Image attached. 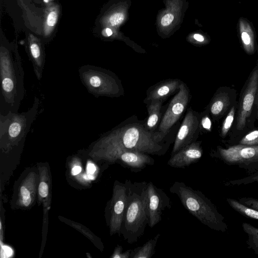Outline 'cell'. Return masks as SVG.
I'll use <instances>...</instances> for the list:
<instances>
[{
	"instance_id": "484cf974",
	"label": "cell",
	"mask_w": 258,
	"mask_h": 258,
	"mask_svg": "<svg viewBox=\"0 0 258 258\" xmlns=\"http://www.w3.org/2000/svg\"><path fill=\"white\" fill-rule=\"evenodd\" d=\"M187 40L195 45L201 46L209 44L211 41V38L207 34L195 33L188 37Z\"/></svg>"
},
{
	"instance_id": "83f0119b",
	"label": "cell",
	"mask_w": 258,
	"mask_h": 258,
	"mask_svg": "<svg viewBox=\"0 0 258 258\" xmlns=\"http://www.w3.org/2000/svg\"><path fill=\"white\" fill-rule=\"evenodd\" d=\"M58 14L56 11L52 10L47 17L45 26V33L48 34L57 23Z\"/></svg>"
},
{
	"instance_id": "30bf717a",
	"label": "cell",
	"mask_w": 258,
	"mask_h": 258,
	"mask_svg": "<svg viewBox=\"0 0 258 258\" xmlns=\"http://www.w3.org/2000/svg\"><path fill=\"white\" fill-rule=\"evenodd\" d=\"M95 152L111 161L118 160L130 170L138 172L147 166L153 165L154 159L149 154L120 148L96 150Z\"/></svg>"
},
{
	"instance_id": "7c38bea8",
	"label": "cell",
	"mask_w": 258,
	"mask_h": 258,
	"mask_svg": "<svg viewBox=\"0 0 258 258\" xmlns=\"http://www.w3.org/2000/svg\"><path fill=\"white\" fill-rule=\"evenodd\" d=\"M236 90L228 86L220 87L214 94L206 109L213 121L225 116L237 101Z\"/></svg>"
},
{
	"instance_id": "44dd1931",
	"label": "cell",
	"mask_w": 258,
	"mask_h": 258,
	"mask_svg": "<svg viewBox=\"0 0 258 258\" xmlns=\"http://www.w3.org/2000/svg\"><path fill=\"white\" fill-rule=\"evenodd\" d=\"M242 227L248 236L246 241L248 248L258 255V228L246 222L242 224Z\"/></svg>"
},
{
	"instance_id": "277c9868",
	"label": "cell",
	"mask_w": 258,
	"mask_h": 258,
	"mask_svg": "<svg viewBox=\"0 0 258 258\" xmlns=\"http://www.w3.org/2000/svg\"><path fill=\"white\" fill-rule=\"evenodd\" d=\"M169 191L176 195L182 206L202 224L216 231L224 232L227 230L225 217L201 191L181 181H175Z\"/></svg>"
},
{
	"instance_id": "d590c367",
	"label": "cell",
	"mask_w": 258,
	"mask_h": 258,
	"mask_svg": "<svg viewBox=\"0 0 258 258\" xmlns=\"http://www.w3.org/2000/svg\"><path fill=\"white\" fill-rule=\"evenodd\" d=\"M31 199L30 197L23 198V203L26 206H28L31 203Z\"/></svg>"
},
{
	"instance_id": "d6986e66",
	"label": "cell",
	"mask_w": 258,
	"mask_h": 258,
	"mask_svg": "<svg viewBox=\"0 0 258 258\" xmlns=\"http://www.w3.org/2000/svg\"><path fill=\"white\" fill-rule=\"evenodd\" d=\"M160 236V234H158L142 246L132 249L131 258H151L154 254L156 245Z\"/></svg>"
},
{
	"instance_id": "1f68e13d",
	"label": "cell",
	"mask_w": 258,
	"mask_h": 258,
	"mask_svg": "<svg viewBox=\"0 0 258 258\" xmlns=\"http://www.w3.org/2000/svg\"><path fill=\"white\" fill-rule=\"evenodd\" d=\"M20 191L23 198L30 197V194L29 190H28L24 186H21Z\"/></svg>"
},
{
	"instance_id": "5b68a950",
	"label": "cell",
	"mask_w": 258,
	"mask_h": 258,
	"mask_svg": "<svg viewBox=\"0 0 258 258\" xmlns=\"http://www.w3.org/2000/svg\"><path fill=\"white\" fill-rule=\"evenodd\" d=\"M258 83V66L256 64L246 81L240 94L236 118L230 130L229 138L223 141L226 145H233L245 133L254 127L256 116L255 98Z\"/></svg>"
},
{
	"instance_id": "e575fe53",
	"label": "cell",
	"mask_w": 258,
	"mask_h": 258,
	"mask_svg": "<svg viewBox=\"0 0 258 258\" xmlns=\"http://www.w3.org/2000/svg\"><path fill=\"white\" fill-rule=\"evenodd\" d=\"M81 167L79 166H74L72 170V174L73 175H76L81 171Z\"/></svg>"
},
{
	"instance_id": "836d02e7",
	"label": "cell",
	"mask_w": 258,
	"mask_h": 258,
	"mask_svg": "<svg viewBox=\"0 0 258 258\" xmlns=\"http://www.w3.org/2000/svg\"><path fill=\"white\" fill-rule=\"evenodd\" d=\"M87 169L89 174H93L96 170V167L94 164L89 163L88 164Z\"/></svg>"
},
{
	"instance_id": "4316f807",
	"label": "cell",
	"mask_w": 258,
	"mask_h": 258,
	"mask_svg": "<svg viewBox=\"0 0 258 258\" xmlns=\"http://www.w3.org/2000/svg\"><path fill=\"white\" fill-rule=\"evenodd\" d=\"M254 182L258 183V171L242 178L228 181L226 182L225 185L227 186L240 185Z\"/></svg>"
},
{
	"instance_id": "7a4b0ae2",
	"label": "cell",
	"mask_w": 258,
	"mask_h": 258,
	"mask_svg": "<svg viewBox=\"0 0 258 258\" xmlns=\"http://www.w3.org/2000/svg\"><path fill=\"white\" fill-rule=\"evenodd\" d=\"M0 114L18 112L25 89L24 71L16 51L1 46L0 51Z\"/></svg>"
},
{
	"instance_id": "ffe728a7",
	"label": "cell",
	"mask_w": 258,
	"mask_h": 258,
	"mask_svg": "<svg viewBox=\"0 0 258 258\" xmlns=\"http://www.w3.org/2000/svg\"><path fill=\"white\" fill-rule=\"evenodd\" d=\"M238 102L236 101L231 107L222 123L219 136L224 139L228 135L234 124L236 115Z\"/></svg>"
},
{
	"instance_id": "8fae6325",
	"label": "cell",
	"mask_w": 258,
	"mask_h": 258,
	"mask_svg": "<svg viewBox=\"0 0 258 258\" xmlns=\"http://www.w3.org/2000/svg\"><path fill=\"white\" fill-rule=\"evenodd\" d=\"M199 118L200 113L190 107L187 108L186 113L176 135L171 156L197 141L200 133Z\"/></svg>"
},
{
	"instance_id": "3957f363",
	"label": "cell",
	"mask_w": 258,
	"mask_h": 258,
	"mask_svg": "<svg viewBox=\"0 0 258 258\" xmlns=\"http://www.w3.org/2000/svg\"><path fill=\"white\" fill-rule=\"evenodd\" d=\"M127 204L121 234L128 243L136 242L143 235L148 224V198L146 181L132 182L126 179Z\"/></svg>"
},
{
	"instance_id": "52a82bcc",
	"label": "cell",
	"mask_w": 258,
	"mask_h": 258,
	"mask_svg": "<svg viewBox=\"0 0 258 258\" xmlns=\"http://www.w3.org/2000/svg\"><path fill=\"white\" fill-rule=\"evenodd\" d=\"M227 148L217 146L211 150L210 156L224 163L236 166L245 170L249 175L258 171V145H226Z\"/></svg>"
},
{
	"instance_id": "9a60e30c",
	"label": "cell",
	"mask_w": 258,
	"mask_h": 258,
	"mask_svg": "<svg viewBox=\"0 0 258 258\" xmlns=\"http://www.w3.org/2000/svg\"><path fill=\"white\" fill-rule=\"evenodd\" d=\"M202 141H196L171 156L167 165L174 168H183L198 162L202 157Z\"/></svg>"
},
{
	"instance_id": "8992f818",
	"label": "cell",
	"mask_w": 258,
	"mask_h": 258,
	"mask_svg": "<svg viewBox=\"0 0 258 258\" xmlns=\"http://www.w3.org/2000/svg\"><path fill=\"white\" fill-rule=\"evenodd\" d=\"M79 76L88 92L96 97L117 98L124 95L119 78L112 71L100 67L86 64L80 67Z\"/></svg>"
},
{
	"instance_id": "5bb4252c",
	"label": "cell",
	"mask_w": 258,
	"mask_h": 258,
	"mask_svg": "<svg viewBox=\"0 0 258 258\" xmlns=\"http://www.w3.org/2000/svg\"><path fill=\"white\" fill-rule=\"evenodd\" d=\"M127 204V187L125 183L117 182L114 185L112 203L111 231L121 234V229Z\"/></svg>"
},
{
	"instance_id": "4fadbf2b",
	"label": "cell",
	"mask_w": 258,
	"mask_h": 258,
	"mask_svg": "<svg viewBox=\"0 0 258 258\" xmlns=\"http://www.w3.org/2000/svg\"><path fill=\"white\" fill-rule=\"evenodd\" d=\"M148 198V226L153 228L162 219L163 211L170 209L171 202L170 198L163 189L158 188L151 181L147 183Z\"/></svg>"
},
{
	"instance_id": "ba28073f",
	"label": "cell",
	"mask_w": 258,
	"mask_h": 258,
	"mask_svg": "<svg viewBox=\"0 0 258 258\" xmlns=\"http://www.w3.org/2000/svg\"><path fill=\"white\" fill-rule=\"evenodd\" d=\"M185 0H166L165 8L158 15L157 27L161 37L167 38L181 24L187 8Z\"/></svg>"
},
{
	"instance_id": "603a6c76",
	"label": "cell",
	"mask_w": 258,
	"mask_h": 258,
	"mask_svg": "<svg viewBox=\"0 0 258 258\" xmlns=\"http://www.w3.org/2000/svg\"><path fill=\"white\" fill-rule=\"evenodd\" d=\"M127 19V7H121L113 12L105 19L106 25L116 27L121 25Z\"/></svg>"
},
{
	"instance_id": "cb8c5ba5",
	"label": "cell",
	"mask_w": 258,
	"mask_h": 258,
	"mask_svg": "<svg viewBox=\"0 0 258 258\" xmlns=\"http://www.w3.org/2000/svg\"><path fill=\"white\" fill-rule=\"evenodd\" d=\"M237 144L247 146L258 145V128H253L245 133L234 145Z\"/></svg>"
},
{
	"instance_id": "4dcf8cb0",
	"label": "cell",
	"mask_w": 258,
	"mask_h": 258,
	"mask_svg": "<svg viewBox=\"0 0 258 258\" xmlns=\"http://www.w3.org/2000/svg\"><path fill=\"white\" fill-rule=\"evenodd\" d=\"M38 191L40 196L42 198L47 197L48 194V187L47 183L44 181L40 183Z\"/></svg>"
},
{
	"instance_id": "9c48e42d",
	"label": "cell",
	"mask_w": 258,
	"mask_h": 258,
	"mask_svg": "<svg viewBox=\"0 0 258 258\" xmlns=\"http://www.w3.org/2000/svg\"><path fill=\"white\" fill-rule=\"evenodd\" d=\"M190 98V91L186 84H181L179 91L170 101L162 117L158 132L165 138L171 127L186 110Z\"/></svg>"
},
{
	"instance_id": "2e32d148",
	"label": "cell",
	"mask_w": 258,
	"mask_h": 258,
	"mask_svg": "<svg viewBox=\"0 0 258 258\" xmlns=\"http://www.w3.org/2000/svg\"><path fill=\"white\" fill-rule=\"evenodd\" d=\"M237 36L244 52L253 55L258 50L255 29L252 23L247 18L240 17L237 24Z\"/></svg>"
},
{
	"instance_id": "d4e9b609",
	"label": "cell",
	"mask_w": 258,
	"mask_h": 258,
	"mask_svg": "<svg viewBox=\"0 0 258 258\" xmlns=\"http://www.w3.org/2000/svg\"><path fill=\"white\" fill-rule=\"evenodd\" d=\"M212 119L207 109L200 113L199 125L200 132L209 133L212 129Z\"/></svg>"
},
{
	"instance_id": "7402d4cb",
	"label": "cell",
	"mask_w": 258,
	"mask_h": 258,
	"mask_svg": "<svg viewBox=\"0 0 258 258\" xmlns=\"http://www.w3.org/2000/svg\"><path fill=\"white\" fill-rule=\"evenodd\" d=\"M226 201L229 205L235 211L248 218L258 220V211L249 208L242 204L238 200L227 198Z\"/></svg>"
},
{
	"instance_id": "74e56055",
	"label": "cell",
	"mask_w": 258,
	"mask_h": 258,
	"mask_svg": "<svg viewBox=\"0 0 258 258\" xmlns=\"http://www.w3.org/2000/svg\"><path fill=\"white\" fill-rule=\"evenodd\" d=\"M256 116L258 117V108L256 109Z\"/></svg>"
},
{
	"instance_id": "f1b7e54d",
	"label": "cell",
	"mask_w": 258,
	"mask_h": 258,
	"mask_svg": "<svg viewBox=\"0 0 258 258\" xmlns=\"http://www.w3.org/2000/svg\"><path fill=\"white\" fill-rule=\"evenodd\" d=\"M238 201L242 204L258 211V199L252 197H242Z\"/></svg>"
},
{
	"instance_id": "f546056e",
	"label": "cell",
	"mask_w": 258,
	"mask_h": 258,
	"mask_svg": "<svg viewBox=\"0 0 258 258\" xmlns=\"http://www.w3.org/2000/svg\"><path fill=\"white\" fill-rule=\"evenodd\" d=\"M122 248L121 246H118L113 254V258H131L132 249H128L124 252H122Z\"/></svg>"
},
{
	"instance_id": "ac0fdd59",
	"label": "cell",
	"mask_w": 258,
	"mask_h": 258,
	"mask_svg": "<svg viewBox=\"0 0 258 258\" xmlns=\"http://www.w3.org/2000/svg\"><path fill=\"white\" fill-rule=\"evenodd\" d=\"M163 102L159 100H152L147 103L148 117L145 125L150 132H155L161 121V108Z\"/></svg>"
},
{
	"instance_id": "8d00e7d4",
	"label": "cell",
	"mask_w": 258,
	"mask_h": 258,
	"mask_svg": "<svg viewBox=\"0 0 258 258\" xmlns=\"http://www.w3.org/2000/svg\"><path fill=\"white\" fill-rule=\"evenodd\" d=\"M256 64H257V66H258V59H257ZM255 106L257 109L258 108V83H257V91H256L255 98Z\"/></svg>"
},
{
	"instance_id": "6da1fadb",
	"label": "cell",
	"mask_w": 258,
	"mask_h": 258,
	"mask_svg": "<svg viewBox=\"0 0 258 258\" xmlns=\"http://www.w3.org/2000/svg\"><path fill=\"white\" fill-rule=\"evenodd\" d=\"M169 145L159 132L149 131L145 121L134 116L101 135L95 142L94 150L120 148L162 156Z\"/></svg>"
},
{
	"instance_id": "d6a6232c",
	"label": "cell",
	"mask_w": 258,
	"mask_h": 258,
	"mask_svg": "<svg viewBox=\"0 0 258 258\" xmlns=\"http://www.w3.org/2000/svg\"><path fill=\"white\" fill-rule=\"evenodd\" d=\"M102 33L104 37H109L112 35L113 31L110 28H106L103 30Z\"/></svg>"
},
{
	"instance_id": "e0dca14e",
	"label": "cell",
	"mask_w": 258,
	"mask_h": 258,
	"mask_svg": "<svg viewBox=\"0 0 258 258\" xmlns=\"http://www.w3.org/2000/svg\"><path fill=\"white\" fill-rule=\"evenodd\" d=\"M182 82L178 79H168L157 83L148 89L144 102L147 104L156 100L163 102L169 96L179 91Z\"/></svg>"
}]
</instances>
